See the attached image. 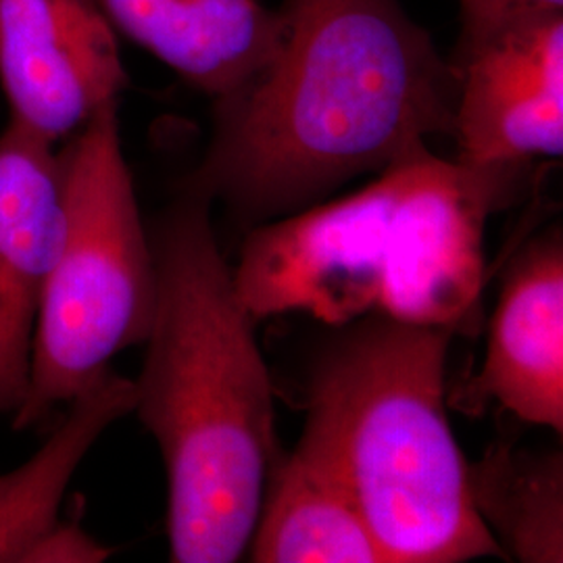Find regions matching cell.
Returning <instances> with one entry per match:
<instances>
[{"instance_id":"11","label":"cell","mask_w":563,"mask_h":563,"mask_svg":"<svg viewBox=\"0 0 563 563\" xmlns=\"http://www.w3.org/2000/svg\"><path fill=\"white\" fill-rule=\"evenodd\" d=\"M246 551L257 563H384L341 481L301 446L265 488Z\"/></svg>"},{"instance_id":"13","label":"cell","mask_w":563,"mask_h":563,"mask_svg":"<svg viewBox=\"0 0 563 563\" xmlns=\"http://www.w3.org/2000/svg\"><path fill=\"white\" fill-rule=\"evenodd\" d=\"M472 504L505 553L523 563L563 562L562 453L493 444L467 463Z\"/></svg>"},{"instance_id":"3","label":"cell","mask_w":563,"mask_h":563,"mask_svg":"<svg viewBox=\"0 0 563 563\" xmlns=\"http://www.w3.org/2000/svg\"><path fill=\"white\" fill-rule=\"evenodd\" d=\"M514 169L423 148L349 197L265 223L232 269L244 309L255 322L301 311L330 325L383 316L453 334L474 328L484 225Z\"/></svg>"},{"instance_id":"12","label":"cell","mask_w":563,"mask_h":563,"mask_svg":"<svg viewBox=\"0 0 563 563\" xmlns=\"http://www.w3.org/2000/svg\"><path fill=\"white\" fill-rule=\"evenodd\" d=\"M65 420L41 449L0 474V563H21L25 551L59 522L67 484L102 432L136 407V384L111 369L67 402Z\"/></svg>"},{"instance_id":"2","label":"cell","mask_w":563,"mask_h":563,"mask_svg":"<svg viewBox=\"0 0 563 563\" xmlns=\"http://www.w3.org/2000/svg\"><path fill=\"white\" fill-rule=\"evenodd\" d=\"M157 305L136 384L162 449L176 563H232L253 539L274 455V386L232 267L192 195L151 234Z\"/></svg>"},{"instance_id":"15","label":"cell","mask_w":563,"mask_h":563,"mask_svg":"<svg viewBox=\"0 0 563 563\" xmlns=\"http://www.w3.org/2000/svg\"><path fill=\"white\" fill-rule=\"evenodd\" d=\"M111 555L76 522H57L32 544L21 563H101Z\"/></svg>"},{"instance_id":"7","label":"cell","mask_w":563,"mask_h":563,"mask_svg":"<svg viewBox=\"0 0 563 563\" xmlns=\"http://www.w3.org/2000/svg\"><path fill=\"white\" fill-rule=\"evenodd\" d=\"M457 162L520 167L563 153V15L514 21L460 48Z\"/></svg>"},{"instance_id":"5","label":"cell","mask_w":563,"mask_h":563,"mask_svg":"<svg viewBox=\"0 0 563 563\" xmlns=\"http://www.w3.org/2000/svg\"><path fill=\"white\" fill-rule=\"evenodd\" d=\"M63 228L42 288L30 384L15 428H32L102 378L121 351L148 339L157 272L123 159L118 102L60 153Z\"/></svg>"},{"instance_id":"9","label":"cell","mask_w":563,"mask_h":563,"mask_svg":"<svg viewBox=\"0 0 563 563\" xmlns=\"http://www.w3.org/2000/svg\"><path fill=\"white\" fill-rule=\"evenodd\" d=\"M516 418L563 432V242L549 234L516 260L497 302L483 369L472 383Z\"/></svg>"},{"instance_id":"4","label":"cell","mask_w":563,"mask_h":563,"mask_svg":"<svg viewBox=\"0 0 563 563\" xmlns=\"http://www.w3.org/2000/svg\"><path fill=\"white\" fill-rule=\"evenodd\" d=\"M455 334L367 316L316 363L299 446L341 481L384 563L507 558L470 495L446 416Z\"/></svg>"},{"instance_id":"10","label":"cell","mask_w":563,"mask_h":563,"mask_svg":"<svg viewBox=\"0 0 563 563\" xmlns=\"http://www.w3.org/2000/svg\"><path fill=\"white\" fill-rule=\"evenodd\" d=\"M115 32L220 99L267 57L278 11L260 0H97Z\"/></svg>"},{"instance_id":"8","label":"cell","mask_w":563,"mask_h":563,"mask_svg":"<svg viewBox=\"0 0 563 563\" xmlns=\"http://www.w3.org/2000/svg\"><path fill=\"white\" fill-rule=\"evenodd\" d=\"M60 228V153L9 123L0 134V413H15L27 393L42 288Z\"/></svg>"},{"instance_id":"6","label":"cell","mask_w":563,"mask_h":563,"mask_svg":"<svg viewBox=\"0 0 563 563\" xmlns=\"http://www.w3.org/2000/svg\"><path fill=\"white\" fill-rule=\"evenodd\" d=\"M115 27L97 0H0V86L11 121L55 144L125 88Z\"/></svg>"},{"instance_id":"14","label":"cell","mask_w":563,"mask_h":563,"mask_svg":"<svg viewBox=\"0 0 563 563\" xmlns=\"http://www.w3.org/2000/svg\"><path fill=\"white\" fill-rule=\"evenodd\" d=\"M463 46L476 44L514 21L562 11L563 0H460Z\"/></svg>"},{"instance_id":"1","label":"cell","mask_w":563,"mask_h":563,"mask_svg":"<svg viewBox=\"0 0 563 563\" xmlns=\"http://www.w3.org/2000/svg\"><path fill=\"white\" fill-rule=\"evenodd\" d=\"M457 74L399 0H284L262 65L218 99L188 192L255 218L453 136Z\"/></svg>"}]
</instances>
